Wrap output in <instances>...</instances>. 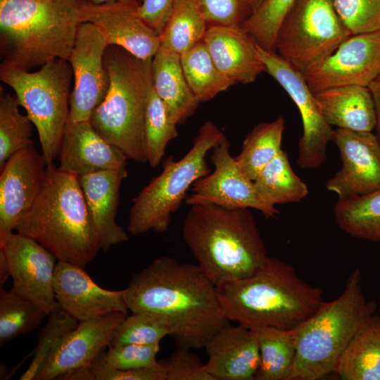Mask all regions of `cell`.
I'll return each instance as SVG.
<instances>
[{"instance_id": "cell-1", "label": "cell", "mask_w": 380, "mask_h": 380, "mask_svg": "<svg viewBox=\"0 0 380 380\" xmlns=\"http://www.w3.org/2000/svg\"><path fill=\"white\" fill-rule=\"evenodd\" d=\"M132 312L163 319L179 348L200 350L229 324L217 286L196 264L163 256L134 274L125 289Z\"/></svg>"}, {"instance_id": "cell-2", "label": "cell", "mask_w": 380, "mask_h": 380, "mask_svg": "<svg viewBox=\"0 0 380 380\" xmlns=\"http://www.w3.org/2000/svg\"><path fill=\"white\" fill-rule=\"evenodd\" d=\"M182 236L217 287L253 275L270 257L250 208L191 205Z\"/></svg>"}, {"instance_id": "cell-3", "label": "cell", "mask_w": 380, "mask_h": 380, "mask_svg": "<svg viewBox=\"0 0 380 380\" xmlns=\"http://www.w3.org/2000/svg\"><path fill=\"white\" fill-rule=\"evenodd\" d=\"M222 310L229 321L249 329L273 327L293 329L324 303L323 291L276 258L246 278L217 287Z\"/></svg>"}, {"instance_id": "cell-4", "label": "cell", "mask_w": 380, "mask_h": 380, "mask_svg": "<svg viewBox=\"0 0 380 380\" xmlns=\"http://www.w3.org/2000/svg\"><path fill=\"white\" fill-rule=\"evenodd\" d=\"M15 231L40 243L58 261L82 267L101 250L79 177L54 163L46 165L42 189Z\"/></svg>"}, {"instance_id": "cell-5", "label": "cell", "mask_w": 380, "mask_h": 380, "mask_svg": "<svg viewBox=\"0 0 380 380\" xmlns=\"http://www.w3.org/2000/svg\"><path fill=\"white\" fill-rule=\"evenodd\" d=\"M82 0H0L1 63L30 70L68 61L82 23Z\"/></svg>"}, {"instance_id": "cell-6", "label": "cell", "mask_w": 380, "mask_h": 380, "mask_svg": "<svg viewBox=\"0 0 380 380\" xmlns=\"http://www.w3.org/2000/svg\"><path fill=\"white\" fill-rule=\"evenodd\" d=\"M377 306L366 300L361 271L353 270L342 293L294 329L296 353L289 380H318L334 372L346 346Z\"/></svg>"}, {"instance_id": "cell-7", "label": "cell", "mask_w": 380, "mask_h": 380, "mask_svg": "<svg viewBox=\"0 0 380 380\" xmlns=\"http://www.w3.org/2000/svg\"><path fill=\"white\" fill-rule=\"evenodd\" d=\"M109 85L89 122L127 159L146 163L144 125L152 88V58L142 60L124 49L109 45L104 54Z\"/></svg>"}, {"instance_id": "cell-8", "label": "cell", "mask_w": 380, "mask_h": 380, "mask_svg": "<svg viewBox=\"0 0 380 380\" xmlns=\"http://www.w3.org/2000/svg\"><path fill=\"white\" fill-rule=\"evenodd\" d=\"M224 134L212 122L199 129L187 153L179 160L170 156L163 171L145 186L133 199L127 231L140 235L151 230L165 232L171 215L180 207L190 186L210 172L206 161L208 153Z\"/></svg>"}, {"instance_id": "cell-9", "label": "cell", "mask_w": 380, "mask_h": 380, "mask_svg": "<svg viewBox=\"0 0 380 380\" xmlns=\"http://www.w3.org/2000/svg\"><path fill=\"white\" fill-rule=\"evenodd\" d=\"M0 79L13 90L35 126L46 165L54 163L69 118L73 84L70 63L56 58L33 72L1 63Z\"/></svg>"}, {"instance_id": "cell-10", "label": "cell", "mask_w": 380, "mask_h": 380, "mask_svg": "<svg viewBox=\"0 0 380 380\" xmlns=\"http://www.w3.org/2000/svg\"><path fill=\"white\" fill-rule=\"evenodd\" d=\"M350 35L333 0H298L279 29L275 52L304 73Z\"/></svg>"}, {"instance_id": "cell-11", "label": "cell", "mask_w": 380, "mask_h": 380, "mask_svg": "<svg viewBox=\"0 0 380 380\" xmlns=\"http://www.w3.org/2000/svg\"><path fill=\"white\" fill-rule=\"evenodd\" d=\"M257 53L267 72L289 95L297 106L303 124L298 143L296 163L303 169H316L327 160V146L333 129L324 119L302 72L296 70L275 51L256 44Z\"/></svg>"}, {"instance_id": "cell-12", "label": "cell", "mask_w": 380, "mask_h": 380, "mask_svg": "<svg viewBox=\"0 0 380 380\" xmlns=\"http://www.w3.org/2000/svg\"><path fill=\"white\" fill-rule=\"evenodd\" d=\"M108 46L96 26L89 23L80 25L68 58L73 73L68 121L89 120L93 110L104 99L109 85L104 63Z\"/></svg>"}, {"instance_id": "cell-13", "label": "cell", "mask_w": 380, "mask_h": 380, "mask_svg": "<svg viewBox=\"0 0 380 380\" xmlns=\"http://www.w3.org/2000/svg\"><path fill=\"white\" fill-rule=\"evenodd\" d=\"M380 74V30L350 35L329 56L303 73L310 90L369 87Z\"/></svg>"}, {"instance_id": "cell-14", "label": "cell", "mask_w": 380, "mask_h": 380, "mask_svg": "<svg viewBox=\"0 0 380 380\" xmlns=\"http://www.w3.org/2000/svg\"><path fill=\"white\" fill-rule=\"evenodd\" d=\"M214 170L197 179L191 194L185 200L189 205L214 204L230 208H253L267 217L276 218L279 211L265 204L253 184L239 169L231 155L230 145L224 136L211 149Z\"/></svg>"}, {"instance_id": "cell-15", "label": "cell", "mask_w": 380, "mask_h": 380, "mask_svg": "<svg viewBox=\"0 0 380 380\" xmlns=\"http://www.w3.org/2000/svg\"><path fill=\"white\" fill-rule=\"evenodd\" d=\"M331 141L338 147L341 169L326 183L338 199L366 195L380 189V140L372 132L336 128Z\"/></svg>"}, {"instance_id": "cell-16", "label": "cell", "mask_w": 380, "mask_h": 380, "mask_svg": "<svg viewBox=\"0 0 380 380\" xmlns=\"http://www.w3.org/2000/svg\"><path fill=\"white\" fill-rule=\"evenodd\" d=\"M0 248L10 265L11 290L50 313L58 304L53 286L56 258L40 243L18 232Z\"/></svg>"}, {"instance_id": "cell-17", "label": "cell", "mask_w": 380, "mask_h": 380, "mask_svg": "<svg viewBox=\"0 0 380 380\" xmlns=\"http://www.w3.org/2000/svg\"><path fill=\"white\" fill-rule=\"evenodd\" d=\"M46 168L44 156L33 144L12 155L0 167V246L37 198Z\"/></svg>"}, {"instance_id": "cell-18", "label": "cell", "mask_w": 380, "mask_h": 380, "mask_svg": "<svg viewBox=\"0 0 380 380\" xmlns=\"http://www.w3.org/2000/svg\"><path fill=\"white\" fill-rule=\"evenodd\" d=\"M140 4L137 1L83 3L81 21L96 26L108 46H120L142 60L151 59L160 48L159 34L139 15Z\"/></svg>"}, {"instance_id": "cell-19", "label": "cell", "mask_w": 380, "mask_h": 380, "mask_svg": "<svg viewBox=\"0 0 380 380\" xmlns=\"http://www.w3.org/2000/svg\"><path fill=\"white\" fill-rule=\"evenodd\" d=\"M127 315L115 312L79 322L52 353L37 380L60 379L72 371L90 367L110 346L115 329Z\"/></svg>"}, {"instance_id": "cell-20", "label": "cell", "mask_w": 380, "mask_h": 380, "mask_svg": "<svg viewBox=\"0 0 380 380\" xmlns=\"http://www.w3.org/2000/svg\"><path fill=\"white\" fill-rule=\"evenodd\" d=\"M53 286L57 303L79 322L115 312L127 313L125 289L102 288L80 265L58 261Z\"/></svg>"}, {"instance_id": "cell-21", "label": "cell", "mask_w": 380, "mask_h": 380, "mask_svg": "<svg viewBox=\"0 0 380 380\" xmlns=\"http://www.w3.org/2000/svg\"><path fill=\"white\" fill-rule=\"evenodd\" d=\"M58 158V168L78 177L99 171L126 169L127 160L94 129L89 120L68 121Z\"/></svg>"}, {"instance_id": "cell-22", "label": "cell", "mask_w": 380, "mask_h": 380, "mask_svg": "<svg viewBox=\"0 0 380 380\" xmlns=\"http://www.w3.org/2000/svg\"><path fill=\"white\" fill-rule=\"evenodd\" d=\"M207 372L215 380H255L260 366V350L253 331L229 324L207 342Z\"/></svg>"}, {"instance_id": "cell-23", "label": "cell", "mask_w": 380, "mask_h": 380, "mask_svg": "<svg viewBox=\"0 0 380 380\" xmlns=\"http://www.w3.org/2000/svg\"><path fill=\"white\" fill-rule=\"evenodd\" d=\"M203 42L217 68L235 84H250L265 72L256 43L241 25H209Z\"/></svg>"}, {"instance_id": "cell-24", "label": "cell", "mask_w": 380, "mask_h": 380, "mask_svg": "<svg viewBox=\"0 0 380 380\" xmlns=\"http://www.w3.org/2000/svg\"><path fill=\"white\" fill-rule=\"evenodd\" d=\"M127 176L126 168L99 171L79 177L101 249L104 252L129 239L124 228L116 222L120 189Z\"/></svg>"}, {"instance_id": "cell-25", "label": "cell", "mask_w": 380, "mask_h": 380, "mask_svg": "<svg viewBox=\"0 0 380 380\" xmlns=\"http://www.w3.org/2000/svg\"><path fill=\"white\" fill-rule=\"evenodd\" d=\"M315 96L331 126L357 132H372L376 127L374 101L368 87H333L319 91Z\"/></svg>"}, {"instance_id": "cell-26", "label": "cell", "mask_w": 380, "mask_h": 380, "mask_svg": "<svg viewBox=\"0 0 380 380\" xmlns=\"http://www.w3.org/2000/svg\"><path fill=\"white\" fill-rule=\"evenodd\" d=\"M152 86L177 125L196 111L200 101L184 77L181 56L160 46L152 58Z\"/></svg>"}, {"instance_id": "cell-27", "label": "cell", "mask_w": 380, "mask_h": 380, "mask_svg": "<svg viewBox=\"0 0 380 380\" xmlns=\"http://www.w3.org/2000/svg\"><path fill=\"white\" fill-rule=\"evenodd\" d=\"M342 380H380V315H373L355 333L335 368Z\"/></svg>"}, {"instance_id": "cell-28", "label": "cell", "mask_w": 380, "mask_h": 380, "mask_svg": "<svg viewBox=\"0 0 380 380\" xmlns=\"http://www.w3.org/2000/svg\"><path fill=\"white\" fill-rule=\"evenodd\" d=\"M251 329L260 350L255 380H289L296 353L294 329L262 326Z\"/></svg>"}, {"instance_id": "cell-29", "label": "cell", "mask_w": 380, "mask_h": 380, "mask_svg": "<svg viewBox=\"0 0 380 380\" xmlns=\"http://www.w3.org/2000/svg\"><path fill=\"white\" fill-rule=\"evenodd\" d=\"M255 189L267 205L300 202L309 193L308 185L293 171L281 149L253 180Z\"/></svg>"}, {"instance_id": "cell-30", "label": "cell", "mask_w": 380, "mask_h": 380, "mask_svg": "<svg viewBox=\"0 0 380 380\" xmlns=\"http://www.w3.org/2000/svg\"><path fill=\"white\" fill-rule=\"evenodd\" d=\"M208 25L196 0H176L159 33L160 46L181 56L203 39Z\"/></svg>"}, {"instance_id": "cell-31", "label": "cell", "mask_w": 380, "mask_h": 380, "mask_svg": "<svg viewBox=\"0 0 380 380\" xmlns=\"http://www.w3.org/2000/svg\"><path fill=\"white\" fill-rule=\"evenodd\" d=\"M337 226L353 237L380 243V189L338 199L334 209Z\"/></svg>"}, {"instance_id": "cell-32", "label": "cell", "mask_w": 380, "mask_h": 380, "mask_svg": "<svg viewBox=\"0 0 380 380\" xmlns=\"http://www.w3.org/2000/svg\"><path fill=\"white\" fill-rule=\"evenodd\" d=\"M284 120L257 125L244 139L241 152L235 157L241 171L253 181L261 170L281 151Z\"/></svg>"}, {"instance_id": "cell-33", "label": "cell", "mask_w": 380, "mask_h": 380, "mask_svg": "<svg viewBox=\"0 0 380 380\" xmlns=\"http://www.w3.org/2000/svg\"><path fill=\"white\" fill-rule=\"evenodd\" d=\"M181 64L188 84L200 102L211 100L235 84L217 68L203 40L181 55Z\"/></svg>"}, {"instance_id": "cell-34", "label": "cell", "mask_w": 380, "mask_h": 380, "mask_svg": "<svg viewBox=\"0 0 380 380\" xmlns=\"http://www.w3.org/2000/svg\"><path fill=\"white\" fill-rule=\"evenodd\" d=\"M177 125L152 86L146 103L144 125L145 152L151 168L160 165L167 144L178 136Z\"/></svg>"}, {"instance_id": "cell-35", "label": "cell", "mask_w": 380, "mask_h": 380, "mask_svg": "<svg viewBox=\"0 0 380 380\" xmlns=\"http://www.w3.org/2000/svg\"><path fill=\"white\" fill-rule=\"evenodd\" d=\"M47 314L11 289L0 288V344L36 329Z\"/></svg>"}, {"instance_id": "cell-36", "label": "cell", "mask_w": 380, "mask_h": 380, "mask_svg": "<svg viewBox=\"0 0 380 380\" xmlns=\"http://www.w3.org/2000/svg\"><path fill=\"white\" fill-rule=\"evenodd\" d=\"M17 96L0 89V167L14 153L32 144V124L19 110Z\"/></svg>"}, {"instance_id": "cell-37", "label": "cell", "mask_w": 380, "mask_h": 380, "mask_svg": "<svg viewBox=\"0 0 380 380\" xmlns=\"http://www.w3.org/2000/svg\"><path fill=\"white\" fill-rule=\"evenodd\" d=\"M298 0H263L241 24L261 48L275 51L277 34L284 20Z\"/></svg>"}, {"instance_id": "cell-38", "label": "cell", "mask_w": 380, "mask_h": 380, "mask_svg": "<svg viewBox=\"0 0 380 380\" xmlns=\"http://www.w3.org/2000/svg\"><path fill=\"white\" fill-rule=\"evenodd\" d=\"M48 322L42 329L32 359L20 380H37L48 360L63 338L72 331L79 322L65 312L58 303L47 315Z\"/></svg>"}, {"instance_id": "cell-39", "label": "cell", "mask_w": 380, "mask_h": 380, "mask_svg": "<svg viewBox=\"0 0 380 380\" xmlns=\"http://www.w3.org/2000/svg\"><path fill=\"white\" fill-rule=\"evenodd\" d=\"M171 334L170 328L160 318L147 313L132 312L115 329L110 346L156 345Z\"/></svg>"}, {"instance_id": "cell-40", "label": "cell", "mask_w": 380, "mask_h": 380, "mask_svg": "<svg viewBox=\"0 0 380 380\" xmlns=\"http://www.w3.org/2000/svg\"><path fill=\"white\" fill-rule=\"evenodd\" d=\"M340 18L352 34L380 30V0H333Z\"/></svg>"}, {"instance_id": "cell-41", "label": "cell", "mask_w": 380, "mask_h": 380, "mask_svg": "<svg viewBox=\"0 0 380 380\" xmlns=\"http://www.w3.org/2000/svg\"><path fill=\"white\" fill-rule=\"evenodd\" d=\"M159 349L160 344L110 346L103 351V359L107 365L119 369L158 367L161 365L156 359Z\"/></svg>"}, {"instance_id": "cell-42", "label": "cell", "mask_w": 380, "mask_h": 380, "mask_svg": "<svg viewBox=\"0 0 380 380\" xmlns=\"http://www.w3.org/2000/svg\"><path fill=\"white\" fill-rule=\"evenodd\" d=\"M166 380H215L199 358L188 349L179 348L163 362Z\"/></svg>"}, {"instance_id": "cell-43", "label": "cell", "mask_w": 380, "mask_h": 380, "mask_svg": "<svg viewBox=\"0 0 380 380\" xmlns=\"http://www.w3.org/2000/svg\"><path fill=\"white\" fill-rule=\"evenodd\" d=\"M104 350L90 367L93 380H166V371L163 362L154 367L119 369L106 364L103 359Z\"/></svg>"}, {"instance_id": "cell-44", "label": "cell", "mask_w": 380, "mask_h": 380, "mask_svg": "<svg viewBox=\"0 0 380 380\" xmlns=\"http://www.w3.org/2000/svg\"><path fill=\"white\" fill-rule=\"evenodd\" d=\"M196 1L210 25H241L246 18L241 0Z\"/></svg>"}, {"instance_id": "cell-45", "label": "cell", "mask_w": 380, "mask_h": 380, "mask_svg": "<svg viewBox=\"0 0 380 380\" xmlns=\"http://www.w3.org/2000/svg\"><path fill=\"white\" fill-rule=\"evenodd\" d=\"M176 0H142L138 11L141 18L158 34Z\"/></svg>"}, {"instance_id": "cell-46", "label": "cell", "mask_w": 380, "mask_h": 380, "mask_svg": "<svg viewBox=\"0 0 380 380\" xmlns=\"http://www.w3.org/2000/svg\"><path fill=\"white\" fill-rule=\"evenodd\" d=\"M371 91L374 101L378 137L380 140V74L371 82L368 87Z\"/></svg>"}, {"instance_id": "cell-47", "label": "cell", "mask_w": 380, "mask_h": 380, "mask_svg": "<svg viewBox=\"0 0 380 380\" xmlns=\"http://www.w3.org/2000/svg\"><path fill=\"white\" fill-rule=\"evenodd\" d=\"M9 277H11L10 265L4 251L0 248V288H2Z\"/></svg>"}, {"instance_id": "cell-48", "label": "cell", "mask_w": 380, "mask_h": 380, "mask_svg": "<svg viewBox=\"0 0 380 380\" xmlns=\"http://www.w3.org/2000/svg\"><path fill=\"white\" fill-rule=\"evenodd\" d=\"M249 14L255 10L263 0H241Z\"/></svg>"}, {"instance_id": "cell-49", "label": "cell", "mask_w": 380, "mask_h": 380, "mask_svg": "<svg viewBox=\"0 0 380 380\" xmlns=\"http://www.w3.org/2000/svg\"><path fill=\"white\" fill-rule=\"evenodd\" d=\"M137 1L141 3L140 0H82L84 4L93 5L101 4L109 1Z\"/></svg>"}, {"instance_id": "cell-50", "label": "cell", "mask_w": 380, "mask_h": 380, "mask_svg": "<svg viewBox=\"0 0 380 380\" xmlns=\"http://www.w3.org/2000/svg\"><path fill=\"white\" fill-rule=\"evenodd\" d=\"M377 312L380 315V303L378 304L377 306Z\"/></svg>"}]
</instances>
